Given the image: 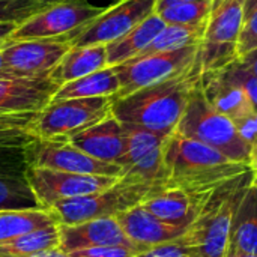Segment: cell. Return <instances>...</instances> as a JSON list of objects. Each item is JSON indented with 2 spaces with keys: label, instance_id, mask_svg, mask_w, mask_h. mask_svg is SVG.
<instances>
[{
  "label": "cell",
  "instance_id": "obj_13",
  "mask_svg": "<svg viewBox=\"0 0 257 257\" xmlns=\"http://www.w3.org/2000/svg\"><path fill=\"white\" fill-rule=\"evenodd\" d=\"M26 176L36 199L45 209H51L54 203L62 200L105 191L120 179L116 176L78 175L41 167H29Z\"/></svg>",
  "mask_w": 257,
  "mask_h": 257
},
{
  "label": "cell",
  "instance_id": "obj_8",
  "mask_svg": "<svg viewBox=\"0 0 257 257\" xmlns=\"http://www.w3.org/2000/svg\"><path fill=\"white\" fill-rule=\"evenodd\" d=\"M199 45L175 51L142 54L113 66L120 81V90L114 98L128 96L148 86L178 77L196 65Z\"/></svg>",
  "mask_w": 257,
  "mask_h": 257
},
{
  "label": "cell",
  "instance_id": "obj_46",
  "mask_svg": "<svg viewBox=\"0 0 257 257\" xmlns=\"http://www.w3.org/2000/svg\"><path fill=\"white\" fill-rule=\"evenodd\" d=\"M116 2H119V0H114V3H116Z\"/></svg>",
  "mask_w": 257,
  "mask_h": 257
},
{
  "label": "cell",
  "instance_id": "obj_14",
  "mask_svg": "<svg viewBox=\"0 0 257 257\" xmlns=\"http://www.w3.org/2000/svg\"><path fill=\"white\" fill-rule=\"evenodd\" d=\"M59 87L50 75L0 80V114H39Z\"/></svg>",
  "mask_w": 257,
  "mask_h": 257
},
{
  "label": "cell",
  "instance_id": "obj_7",
  "mask_svg": "<svg viewBox=\"0 0 257 257\" xmlns=\"http://www.w3.org/2000/svg\"><path fill=\"white\" fill-rule=\"evenodd\" d=\"M113 96L51 101L33 122L30 133L42 140H69L111 114Z\"/></svg>",
  "mask_w": 257,
  "mask_h": 257
},
{
  "label": "cell",
  "instance_id": "obj_42",
  "mask_svg": "<svg viewBox=\"0 0 257 257\" xmlns=\"http://www.w3.org/2000/svg\"><path fill=\"white\" fill-rule=\"evenodd\" d=\"M39 3H44V5H48V6H53L56 3H60V2H65V0H36Z\"/></svg>",
  "mask_w": 257,
  "mask_h": 257
},
{
  "label": "cell",
  "instance_id": "obj_12",
  "mask_svg": "<svg viewBox=\"0 0 257 257\" xmlns=\"http://www.w3.org/2000/svg\"><path fill=\"white\" fill-rule=\"evenodd\" d=\"M71 42L63 36L8 41L2 47L3 63L14 78H35L50 75L71 50Z\"/></svg>",
  "mask_w": 257,
  "mask_h": 257
},
{
  "label": "cell",
  "instance_id": "obj_9",
  "mask_svg": "<svg viewBox=\"0 0 257 257\" xmlns=\"http://www.w3.org/2000/svg\"><path fill=\"white\" fill-rule=\"evenodd\" d=\"M157 0H119L111 3L99 17L66 35L72 47L108 45L155 12Z\"/></svg>",
  "mask_w": 257,
  "mask_h": 257
},
{
  "label": "cell",
  "instance_id": "obj_1",
  "mask_svg": "<svg viewBox=\"0 0 257 257\" xmlns=\"http://www.w3.org/2000/svg\"><path fill=\"white\" fill-rule=\"evenodd\" d=\"M199 84L200 72L194 65L178 77L148 86L123 98H113L111 114L125 125L173 134Z\"/></svg>",
  "mask_w": 257,
  "mask_h": 257
},
{
  "label": "cell",
  "instance_id": "obj_35",
  "mask_svg": "<svg viewBox=\"0 0 257 257\" xmlns=\"http://www.w3.org/2000/svg\"><path fill=\"white\" fill-rule=\"evenodd\" d=\"M148 251V250H146ZM143 253V250L136 247L125 245H111V247H96L71 253V257H134Z\"/></svg>",
  "mask_w": 257,
  "mask_h": 257
},
{
  "label": "cell",
  "instance_id": "obj_6",
  "mask_svg": "<svg viewBox=\"0 0 257 257\" xmlns=\"http://www.w3.org/2000/svg\"><path fill=\"white\" fill-rule=\"evenodd\" d=\"M157 190L161 188L120 178L116 185L105 191L57 202L51 209L57 215L60 226H75L90 220L116 217L120 212L140 205Z\"/></svg>",
  "mask_w": 257,
  "mask_h": 257
},
{
  "label": "cell",
  "instance_id": "obj_33",
  "mask_svg": "<svg viewBox=\"0 0 257 257\" xmlns=\"http://www.w3.org/2000/svg\"><path fill=\"white\" fill-rule=\"evenodd\" d=\"M224 72L227 74V77L235 81L236 84H239L248 95L253 108L257 111V77L254 74H251L242 63L241 60H235L232 62L229 66L223 68Z\"/></svg>",
  "mask_w": 257,
  "mask_h": 257
},
{
  "label": "cell",
  "instance_id": "obj_43",
  "mask_svg": "<svg viewBox=\"0 0 257 257\" xmlns=\"http://www.w3.org/2000/svg\"><path fill=\"white\" fill-rule=\"evenodd\" d=\"M233 257H257L256 254H236V256Z\"/></svg>",
  "mask_w": 257,
  "mask_h": 257
},
{
  "label": "cell",
  "instance_id": "obj_26",
  "mask_svg": "<svg viewBox=\"0 0 257 257\" xmlns=\"http://www.w3.org/2000/svg\"><path fill=\"white\" fill-rule=\"evenodd\" d=\"M125 128V152L123 155L117 160L116 164H119L122 167V172L130 167L131 164L137 163L139 160H142L143 157H146L148 154L164 148L169 137L172 134H163V133H157V131H151L142 126H136V125H125L122 123Z\"/></svg>",
  "mask_w": 257,
  "mask_h": 257
},
{
  "label": "cell",
  "instance_id": "obj_38",
  "mask_svg": "<svg viewBox=\"0 0 257 257\" xmlns=\"http://www.w3.org/2000/svg\"><path fill=\"white\" fill-rule=\"evenodd\" d=\"M239 60H241V63H242L251 74H254L257 77V48L256 50H253L251 53H248V54L239 57Z\"/></svg>",
  "mask_w": 257,
  "mask_h": 257
},
{
  "label": "cell",
  "instance_id": "obj_36",
  "mask_svg": "<svg viewBox=\"0 0 257 257\" xmlns=\"http://www.w3.org/2000/svg\"><path fill=\"white\" fill-rule=\"evenodd\" d=\"M239 137L253 149L257 145V111L253 110L245 116L233 120Z\"/></svg>",
  "mask_w": 257,
  "mask_h": 257
},
{
  "label": "cell",
  "instance_id": "obj_41",
  "mask_svg": "<svg viewBox=\"0 0 257 257\" xmlns=\"http://www.w3.org/2000/svg\"><path fill=\"white\" fill-rule=\"evenodd\" d=\"M250 166L253 169V172L257 173V145L251 149V155H250Z\"/></svg>",
  "mask_w": 257,
  "mask_h": 257
},
{
  "label": "cell",
  "instance_id": "obj_31",
  "mask_svg": "<svg viewBox=\"0 0 257 257\" xmlns=\"http://www.w3.org/2000/svg\"><path fill=\"white\" fill-rule=\"evenodd\" d=\"M47 8L36 0H0V23L21 24Z\"/></svg>",
  "mask_w": 257,
  "mask_h": 257
},
{
  "label": "cell",
  "instance_id": "obj_4",
  "mask_svg": "<svg viewBox=\"0 0 257 257\" xmlns=\"http://www.w3.org/2000/svg\"><path fill=\"white\" fill-rule=\"evenodd\" d=\"M175 134L205 143L233 161L250 163L251 148L239 137L235 123L206 101L200 84L193 92Z\"/></svg>",
  "mask_w": 257,
  "mask_h": 257
},
{
  "label": "cell",
  "instance_id": "obj_30",
  "mask_svg": "<svg viewBox=\"0 0 257 257\" xmlns=\"http://www.w3.org/2000/svg\"><path fill=\"white\" fill-rule=\"evenodd\" d=\"M214 0H200V2H185L172 5L157 14L164 20L166 24H182L194 26L206 23L212 9Z\"/></svg>",
  "mask_w": 257,
  "mask_h": 257
},
{
  "label": "cell",
  "instance_id": "obj_27",
  "mask_svg": "<svg viewBox=\"0 0 257 257\" xmlns=\"http://www.w3.org/2000/svg\"><path fill=\"white\" fill-rule=\"evenodd\" d=\"M206 23L194 24V26L166 24L164 29L155 36V39L149 44V47L142 54L175 51V50L185 48V47L199 45L203 39V35L206 30Z\"/></svg>",
  "mask_w": 257,
  "mask_h": 257
},
{
  "label": "cell",
  "instance_id": "obj_20",
  "mask_svg": "<svg viewBox=\"0 0 257 257\" xmlns=\"http://www.w3.org/2000/svg\"><path fill=\"white\" fill-rule=\"evenodd\" d=\"M257 256V187L254 182L242 194L230 224L227 257Z\"/></svg>",
  "mask_w": 257,
  "mask_h": 257
},
{
  "label": "cell",
  "instance_id": "obj_45",
  "mask_svg": "<svg viewBox=\"0 0 257 257\" xmlns=\"http://www.w3.org/2000/svg\"><path fill=\"white\" fill-rule=\"evenodd\" d=\"M253 182H254V185L257 187V173H254V181H253Z\"/></svg>",
  "mask_w": 257,
  "mask_h": 257
},
{
  "label": "cell",
  "instance_id": "obj_25",
  "mask_svg": "<svg viewBox=\"0 0 257 257\" xmlns=\"http://www.w3.org/2000/svg\"><path fill=\"white\" fill-rule=\"evenodd\" d=\"M51 226H59V218L53 209L0 211V242Z\"/></svg>",
  "mask_w": 257,
  "mask_h": 257
},
{
  "label": "cell",
  "instance_id": "obj_18",
  "mask_svg": "<svg viewBox=\"0 0 257 257\" xmlns=\"http://www.w3.org/2000/svg\"><path fill=\"white\" fill-rule=\"evenodd\" d=\"M69 142L99 161L117 163L125 152V128L113 114H110L99 123L74 136Z\"/></svg>",
  "mask_w": 257,
  "mask_h": 257
},
{
  "label": "cell",
  "instance_id": "obj_5",
  "mask_svg": "<svg viewBox=\"0 0 257 257\" xmlns=\"http://www.w3.org/2000/svg\"><path fill=\"white\" fill-rule=\"evenodd\" d=\"M245 18V0H214L206 30L199 44L196 68L200 74L238 60V41Z\"/></svg>",
  "mask_w": 257,
  "mask_h": 257
},
{
  "label": "cell",
  "instance_id": "obj_16",
  "mask_svg": "<svg viewBox=\"0 0 257 257\" xmlns=\"http://www.w3.org/2000/svg\"><path fill=\"white\" fill-rule=\"evenodd\" d=\"M126 238L142 250H151L178 241L187 229L169 224L151 214L142 203L116 215Z\"/></svg>",
  "mask_w": 257,
  "mask_h": 257
},
{
  "label": "cell",
  "instance_id": "obj_2",
  "mask_svg": "<svg viewBox=\"0 0 257 257\" xmlns=\"http://www.w3.org/2000/svg\"><path fill=\"white\" fill-rule=\"evenodd\" d=\"M167 179L164 188H179L190 194L206 193L239 175L251 172L250 163H238L220 151L172 134L164 146Z\"/></svg>",
  "mask_w": 257,
  "mask_h": 257
},
{
  "label": "cell",
  "instance_id": "obj_23",
  "mask_svg": "<svg viewBox=\"0 0 257 257\" xmlns=\"http://www.w3.org/2000/svg\"><path fill=\"white\" fill-rule=\"evenodd\" d=\"M120 90V81L113 66L92 72L78 80L69 81L59 87L53 101L74 99V98H96L116 96Z\"/></svg>",
  "mask_w": 257,
  "mask_h": 257
},
{
  "label": "cell",
  "instance_id": "obj_44",
  "mask_svg": "<svg viewBox=\"0 0 257 257\" xmlns=\"http://www.w3.org/2000/svg\"><path fill=\"white\" fill-rule=\"evenodd\" d=\"M245 3H257V0H245Z\"/></svg>",
  "mask_w": 257,
  "mask_h": 257
},
{
  "label": "cell",
  "instance_id": "obj_19",
  "mask_svg": "<svg viewBox=\"0 0 257 257\" xmlns=\"http://www.w3.org/2000/svg\"><path fill=\"white\" fill-rule=\"evenodd\" d=\"M142 205L157 218L184 229L193 224L199 212V197L179 188L157 190Z\"/></svg>",
  "mask_w": 257,
  "mask_h": 257
},
{
  "label": "cell",
  "instance_id": "obj_29",
  "mask_svg": "<svg viewBox=\"0 0 257 257\" xmlns=\"http://www.w3.org/2000/svg\"><path fill=\"white\" fill-rule=\"evenodd\" d=\"M35 136L29 130L0 131V170L12 167H27L26 149Z\"/></svg>",
  "mask_w": 257,
  "mask_h": 257
},
{
  "label": "cell",
  "instance_id": "obj_10",
  "mask_svg": "<svg viewBox=\"0 0 257 257\" xmlns=\"http://www.w3.org/2000/svg\"><path fill=\"white\" fill-rule=\"evenodd\" d=\"M108 6H99L90 0H65L56 3L21 23L9 41L42 39L71 35L99 17Z\"/></svg>",
  "mask_w": 257,
  "mask_h": 257
},
{
  "label": "cell",
  "instance_id": "obj_39",
  "mask_svg": "<svg viewBox=\"0 0 257 257\" xmlns=\"http://www.w3.org/2000/svg\"><path fill=\"white\" fill-rule=\"evenodd\" d=\"M185 2H200V0H157V8H155V12L158 11H163L172 5H178V3H185Z\"/></svg>",
  "mask_w": 257,
  "mask_h": 257
},
{
  "label": "cell",
  "instance_id": "obj_22",
  "mask_svg": "<svg viewBox=\"0 0 257 257\" xmlns=\"http://www.w3.org/2000/svg\"><path fill=\"white\" fill-rule=\"evenodd\" d=\"M164 20L154 12L145 21H142L137 27L128 32L120 39L105 45L107 47V57L108 66H117L126 60H131L140 56L149 44L155 39V36L164 29Z\"/></svg>",
  "mask_w": 257,
  "mask_h": 257
},
{
  "label": "cell",
  "instance_id": "obj_21",
  "mask_svg": "<svg viewBox=\"0 0 257 257\" xmlns=\"http://www.w3.org/2000/svg\"><path fill=\"white\" fill-rule=\"evenodd\" d=\"M105 68H108L105 45L71 47L60 63L53 69L50 77L59 86H63L69 81L78 80Z\"/></svg>",
  "mask_w": 257,
  "mask_h": 257
},
{
  "label": "cell",
  "instance_id": "obj_17",
  "mask_svg": "<svg viewBox=\"0 0 257 257\" xmlns=\"http://www.w3.org/2000/svg\"><path fill=\"white\" fill-rule=\"evenodd\" d=\"M200 89L206 101L232 122L254 110L247 92L232 81L224 69L200 74Z\"/></svg>",
  "mask_w": 257,
  "mask_h": 257
},
{
  "label": "cell",
  "instance_id": "obj_24",
  "mask_svg": "<svg viewBox=\"0 0 257 257\" xmlns=\"http://www.w3.org/2000/svg\"><path fill=\"white\" fill-rule=\"evenodd\" d=\"M27 169L12 167L0 170V211L45 209L27 181Z\"/></svg>",
  "mask_w": 257,
  "mask_h": 257
},
{
  "label": "cell",
  "instance_id": "obj_34",
  "mask_svg": "<svg viewBox=\"0 0 257 257\" xmlns=\"http://www.w3.org/2000/svg\"><path fill=\"white\" fill-rule=\"evenodd\" d=\"M134 257H197L194 250L181 238L175 242H169L148 251H143Z\"/></svg>",
  "mask_w": 257,
  "mask_h": 257
},
{
  "label": "cell",
  "instance_id": "obj_11",
  "mask_svg": "<svg viewBox=\"0 0 257 257\" xmlns=\"http://www.w3.org/2000/svg\"><path fill=\"white\" fill-rule=\"evenodd\" d=\"M26 163L27 167L122 178V167L119 164L99 161L75 148L69 140H42L35 137L26 149Z\"/></svg>",
  "mask_w": 257,
  "mask_h": 257
},
{
  "label": "cell",
  "instance_id": "obj_15",
  "mask_svg": "<svg viewBox=\"0 0 257 257\" xmlns=\"http://www.w3.org/2000/svg\"><path fill=\"white\" fill-rule=\"evenodd\" d=\"M59 233H60L59 250H62L66 254H71L80 250L96 248V247H111V245H125V247L140 248L126 238L116 217L90 220V221L80 223L75 226L59 224Z\"/></svg>",
  "mask_w": 257,
  "mask_h": 257
},
{
  "label": "cell",
  "instance_id": "obj_37",
  "mask_svg": "<svg viewBox=\"0 0 257 257\" xmlns=\"http://www.w3.org/2000/svg\"><path fill=\"white\" fill-rule=\"evenodd\" d=\"M18 26L20 24L17 23H0V47H3L11 39Z\"/></svg>",
  "mask_w": 257,
  "mask_h": 257
},
{
  "label": "cell",
  "instance_id": "obj_3",
  "mask_svg": "<svg viewBox=\"0 0 257 257\" xmlns=\"http://www.w3.org/2000/svg\"><path fill=\"white\" fill-rule=\"evenodd\" d=\"M253 181L254 172L251 170L206 193L196 194L199 197L197 218L181 236L196 256L227 257L233 212Z\"/></svg>",
  "mask_w": 257,
  "mask_h": 257
},
{
  "label": "cell",
  "instance_id": "obj_40",
  "mask_svg": "<svg viewBox=\"0 0 257 257\" xmlns=\"http://www.w3.org/2000/svg\"><path fill=\"white\" fill-rule=\"evenodd\" d=\"M6 78H14L9 71L6 69L5 63H3V54H2V47H0V80H6Z\"/></svg>",
  "mask_w": 257,
  "mask_h": 257
},
{
  "label": "cell",
  "instance_id": "obj_32",
  "mask_svg": "<svg viewBox=\"0 0 257 257\" xmlns=\"http://www.w3.org/2000/svg\"><path fill=\"white\" fill-rule=\"evenodd\" d=\"M257 48V3H245V18L238 41V57Z\"/></svg>",
  "mask_w": 257,
  "mask_h": 257
},
{
  "label": "cell",
  "instance_id": "obj_28",
  "mask_svg": "<svg viewBox=\"0 0 257 257\" xmlns=\"http://www.w3.org/2000/svg\"><path fill=\"white\" fill-rule=\"evenodd\" d=\"M59 242H60L59 226H51L29 235H23L0 242V257L27 256L44 250H53V248H59Z\"/></svg>",
  "mask_w": 257,
  "mask_h": 257
}]
</instances>
